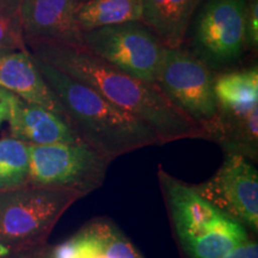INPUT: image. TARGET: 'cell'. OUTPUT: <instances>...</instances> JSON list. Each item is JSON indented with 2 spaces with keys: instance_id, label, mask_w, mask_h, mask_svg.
I'll return each instance as SVG.
<instances>
[{
  "instance_id": "obj_15",
  "label": "cell",
  "mask_w": 258,
  "mask_h": 258,
  "mask_svg": "<svg viewBox=\"0 0 258 258\" xmlns=\"http://www.w3.org/2000/svg\"><path fill=\"white\" fill-rule=\"evenodd\" d=\"M214 92L219 109L243 112L257 108V66L215 73Z\"/></svg>"
},
{
  "instance_id": "obj_19",
  "label": "cell",
  "mask_w": 258,
  "mask_h": 258,
  "mask_svg": "<svg viewBox=\"0 0 258 258\" xmlns=\"http://www.w3.org/2000/svg\"><path fill=\"white\" fill-rule=\"evenodd\" d=\"M28 50L21 17V0H0V54Z\"/></svg>"
},
{
  "instance_id": "obj_2",
  "label": "cell",
  "mask_w": 258,
  "mask_h": 258,
  "mask_svg": "<svg viewBox=\"0 0 258 258\" xmlns=\"http://www.w3.org/2000/svg\"><path fill=\"white\" fill-rule=\"evenodd\" d=\"M32 57L44 82L59 99L67 122L84 143L109 160L140 148L161 145L157 134L143 121L50 63Z\"/></svg>"
},
{
  "instance_id": "obj_9",
  "label": "cell",
  "mask_w": 258,
  "mask_h": 258,
  "mask_svg": "<svg viewBox=\"0 0 258 258\" xmlns=\"http://www.w3.org/2000/svg\"><path fill=\"white\" fill-rule=\"evenodd\" d=\"M194 186L215 207L257 232L258 173L252 161L239 154H226L215 175Z\"/></svg>"
},
{
  "instance_id": "obj_18",
  "label": "cell",
  "mask_w": 258,
  "mask_h": 258,
  "mask_svg": "<svg viewBox=\"0 0 258 258\" xmlns=\"http://www.w3.org/2000/svg\"><path fill=\"white\" fill-rule=\"evenodd\" d=\"M29 145L12 137L0 139V190L27 184Z\"/></svg>"
},
{
  "instance_id": "obj_7",
  "label": "cell",
  "mask_w": 258,
  "mask_h": 258,
  "mask_svg": "<svg viewBox=\"0 0 258 258\" xmlns=\"http://www.w3.org/2000/svg\"><path fill=\"white\" fill-rule=\"evenodd\" d=\"M80 48L122 72L154 84L166 49L141 21L82 31Z\"/></svg>"
},
{
  "instance_id": "obj_10",
  "label": "cell",
  "mask_w": 258,
  "mask_h": 258,
  "mask_svg": "<svg viewBox=\"0 0 258 258\" xmlns=\"http://www.w3.org/2000/svg\"><path fill=\"white\" fill-rule=\"evenodd\" d=\"M82 0H21L22 28L28 49L41 44L80 47L74 16Z\"/></svg>"
},
{
  "instance_id": "obj_20",
  "label": "cell",
  "mask_w": 258,
  "mask_h": 258,
  "mask_svg": "<svg viewBox=\"0 0 258 258\" xmlns=\"http://www.w3.org/2000/svg\"><path fill=\"white\" fill-rule=\"evenodd\" d=\"M96 252H99L96 241L80 228L70 239L48 247V258H88Z\"/></svg>"
},
{
  "instance_id": "obj_17",
  "label": "cell",
  "mask_w": 258,
  "mask_h": 258,
  "mask_svg": "<svg viewBox=\"0 0 258 258\" xmlns=\"http://www.w3.org/2000/svg\"><path fill=\"white\" fill-rule=\"evenodd\" d=\"M82 230L96 241L99 252L108 258H145L111 220L95 219Z\"/></svg>"
},
{
  "instance_id": "obj_3",
  "label": "cell",
  "mask_w": 258,
  "mask_h": 258,
  "mask_svg": "<svg viewBox=\"0 0 258 258\" xmlns=\"http://www.w3.org/2000/svg\"><path fill=\"white\" fill-rule=\"evenodd\" d=\"M176 240L184 258H221L249 240L245 226L206 200L194 185L158 167Z\"/></svg>"
},
{
  "instance_id": "obj_13",
  "label": "cell",
  "mask_w": 258,
  "mask_h": 258,
  "mask_svg": "<svg viewBox=\"0 0 258 258\" xmlns=\"http://www.w3.org/2000/svg\"><path fill=\"white\" fill-rule=\"evenodd\" d=\"M203 0H141V22L170 49L184 46L186 32Z\"/></svg>"
},
{
  "instance_id": "obj_1",
  "label": "cell",
  "mask_w": 258,
  "mask_h": 258,
  "mask_svg": "<svg viewBox=\"0 0 258 258\" xmlns=\"http://www.w3.org/2000/svg\"><path fill=\"white\" fill-rule=\"evenodd\" d=\"M28 50L143 121L161 145L183 139L208 140L207 132L173 104L157 84L122 72L80 47L41 44Z\"/></svg>"
},
{
  "instance_id": "obj_11",
  "label": "cell",
  "mask_w": 258,
  "mask_h": 258,
  "mask_svg": "<svg viewBox=\"0 0 258 258\" xmlns=\"http://www.w3.org/2000/svg\"><path fill=\"white\" fill-rule=\"evenodd\" d=\"M8 121L11 137L28 145L84 143L63 117L25 102L15 93Z\"/></svg>"
},
{
  "instance_id": "obj_8",
  "label": "cell",
  "mask_w": 258,
  "mask_h": 258,
  "mask_svg": "<svg viewBox=\"0 0 258 258\" xmlns=\"http://www.w3.org/2000/svg\"><path fill=\"white\" fill-rule=\"evenodd\" d=\"M215 73L185 48H166L156 84L173 104L207 132L218 117Z\"/></svg>"
},
{
  "instance_id": "obj_21",
  "label": "cell",
  "mask_w": 258,
  "mask_h": 258,
  "mask_svg": "<svg viewBox=\"0 0 258 258\" xmlns=\"http://www.w3.org/2000/svg\"><path fill=\"white\" fill-rule=\"evenodd\" d=\"M247 49L257 50L258 46V0H249L246 14Z\"/></svg>"
},
{
  "instance_id": "obj_22",
  "label": "cell",
  "mask_w": 258,
  "mask_h": 258,
  "mask_svg": "<svg viewBox=\"0 0 258 258\" xmlns=\"http://www.w3.org/2000/svg\"><path fill=\"white\" fill-rule=\"evenodd\" d=\"M221 258H258V244L256 240H247Z\"/></svg>"
},
{
  "instance_id": "obj_16",
  "label": "cell",
  "mask_w": 258,
  "mask_h": 258,
  "mask_svg": "<svg viewBox=\"0 0 258 258\" xmlns=\"http://www.w3.org/2000/svg\"><path fill=\"white\" fill-rule=\"evenodd\" d=\"M143 17L141 0H82L74 16L78 30L140 22Z\"/></svg>"
},
{
  "instance_id": "obj_4",
  "label": "cell",
  "mask_w": 258,
  "mask_h": 258,
  "mask_svg": "<svg viewBox=\"0 0 258 258\" xmlns=\"http://www.w3.org/2000/svg\"><path fill=\"white\" fill-rule=\"evenodd\" d=\"M82 198L70 189L28 183L0 190V258L46 245L63 213Z\"/></svg>"
},
{
  "instance_id": "obj_12",
  "label": "cell",
  "mask_w": 258,
  "mask_h": 258,
  "mask_svg": "<svg viewBox=\"0 0 258 258\" xmlns=\"http://www.w3.org/2000/svg\"><path fill=\"white\" fill-rule=\"evenodd\" d=\"M0 88L66 120L59 99L44 82L29 50L0 54Z\"/></svg>"
},
{
  "instance_id": "obj_23",
  "label": "cell",
  "mask_w": 258,
  "mask_h": 258,
  "mask_svg": "<svg viewBox=\"0 0 258 258\" xmlns=\"http://www.w3.org/2000/svg\"><path fill=\"white\" fill-rule=\"evenodd\" d=\"M12 95H14L12 92L0 88V125H2L3 122L9 120Z\"/></svg>"
},
{
  "instance_id": "obj_24",
  "label": "cell",
  "mask_w": 258,
  "mask_h": 258,
  "mask_svg": "<svg viewBox=\"0 0 258 258\" xmlns=\"http://www.w3.org/2000/svg\"><path fill=\"white\" fill-rule=\"evenodd\" d=\"M48 245L43 246L35 247V249H29L24 251H19V252L12 253L6 258H48Z\"/></svg>"
},
{
  "instance_id": "obj_14",
  "label": "cell",
  "mask_w": 258,
  "mask_h": 258,
  "mask_svg": "<svg viewBox=\"0 0 258 258\" xmlns=\"http://www.w3.org/2000/svg\"><path fill=\"white\" fill-rule=\"evenodd\" d=\"M211 141L220 145L226 154H239L250 161L258 157V106L249 111L218 108Z\"/></svg>"
},
{
  "instance_id": "obj_5",
  "label": "cell",
  "mask_w": 258,
  "mask_h": 258,
  "mask_svg": "<svg viewBox=\"0 0 258 258\" xmlns=\"http://www.w3.org/2000/svg\"><path fill=\"white\" fill-rule=\"evenodd\" d=\"M249 0H203L194 15L183 48L214 73L234 70L247 50Z\"/></svg>"
},
{
  "instance_id": "obj_6",
  "label": "cell",
  "mask_w": 258,
  "mask_h": 258,
  "mask_svg": "<svg viewBox=\"0 0 258 258\" xmlns=\"http://www.w3.org/2000/svg\"><path fill=\"white\" fill-rule=\"evenodd\" d=\"M111 161L85 143L29 145L27 183L88 195L103 184Z\"/></svg>"
},
{
  "instance_id": "obj_25",
  "label": "cell",
  "mask_w": 258,
  "mask_h": 258,
  "mask_svg": "<svg viewBox=\"0 0 258 258\" xmlns=\"http://www.w3.org/2000/svg\"><path fill=\"white\" fill-rule=\"evenodd\" d=\"M88 258H108V257H106V256H104V254H103V253L96 252V253H93V254H91V256H89Z\"/></svg>"
}]
</instances>
